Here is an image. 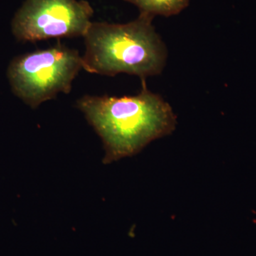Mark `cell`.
I'll return each instance as SVG.
<instances>
[{
	"mask_svg": "<svg viewBox=\"0 0 256 256\" xmlns=\"http://www.w3.org/2000/svg\"><path fill=\"white\" fill-rule=\"evenodd\" d=\"M136 96H84L79 110L98 134L106 150L104 164L134 156L152 141L174 130L176 116L168 102L146 88Z\"/></svg>",
	"mask_w": 256,
	"mask_h": 256,
	"instance_id": "cell-1",
	"label": "cell"
},
{
	"mask_svg": "<svg viewBox=\"0 0 256 256\" xmlns=\"http://www.w3.org/2000/svg\"><path fill=\"white\" fill-rule=\"evenodd\" d=\"M153 18L140 13L126 24L92 22L84 36V69L108 76L128 74L141 80L159 75L165 67L168 50L152 25Z\"/></svg>",
	"mask_w": 256,
	"mask_h": 256,
	"instance_id": "cell-2",
	"label": "cell"
},
{
	"mask_svg": "<svg viewBox=\"0 0 256 256\" xmlns=\"http://www.w3.org/2000/svg\"><path fill=\"white\" fill-rule=\"evenodd\" d=\"M82 69V58L78 50L58 43L15 58L10 64L8 76L14 94L36 108L60 92L69 94Z\"/></svg>",
	"mask_w": 256,
	"mask_h": 256,
	"instance_id": "cell-3",
	"label": "cell"
},
{
	"mask_svg": "<svg viewBox=\"0 0 256 256\" xmlns=\"http://www.w3.org/2000/svg\"><path fill=\"white\" fill-rule=\"evenodd\" d=\"M94 12L86 0H26L12 28L14 36L23 42L84 36Z\"/></svg>",
	"mask_w": 256,
	"mask_h": 256,
	"instance_id": "cell-4",
	"label": "cell"
},
{
	"mask_svg": "<svg viewBox=\"0 0 256 256\" xmlns=\"http://www.w3.org/2000/svg\"><path fill=\"white\" fill-rule=\"evenodd\" d=\"M136 5L140 13L156 16H171L188 8L190 0H124Z\"/></svg>",
	"mask_w": 256,
	"mask_h": 256,
	"instance_id": "cell-5",
	"label": "cell"
}]
</instances>
